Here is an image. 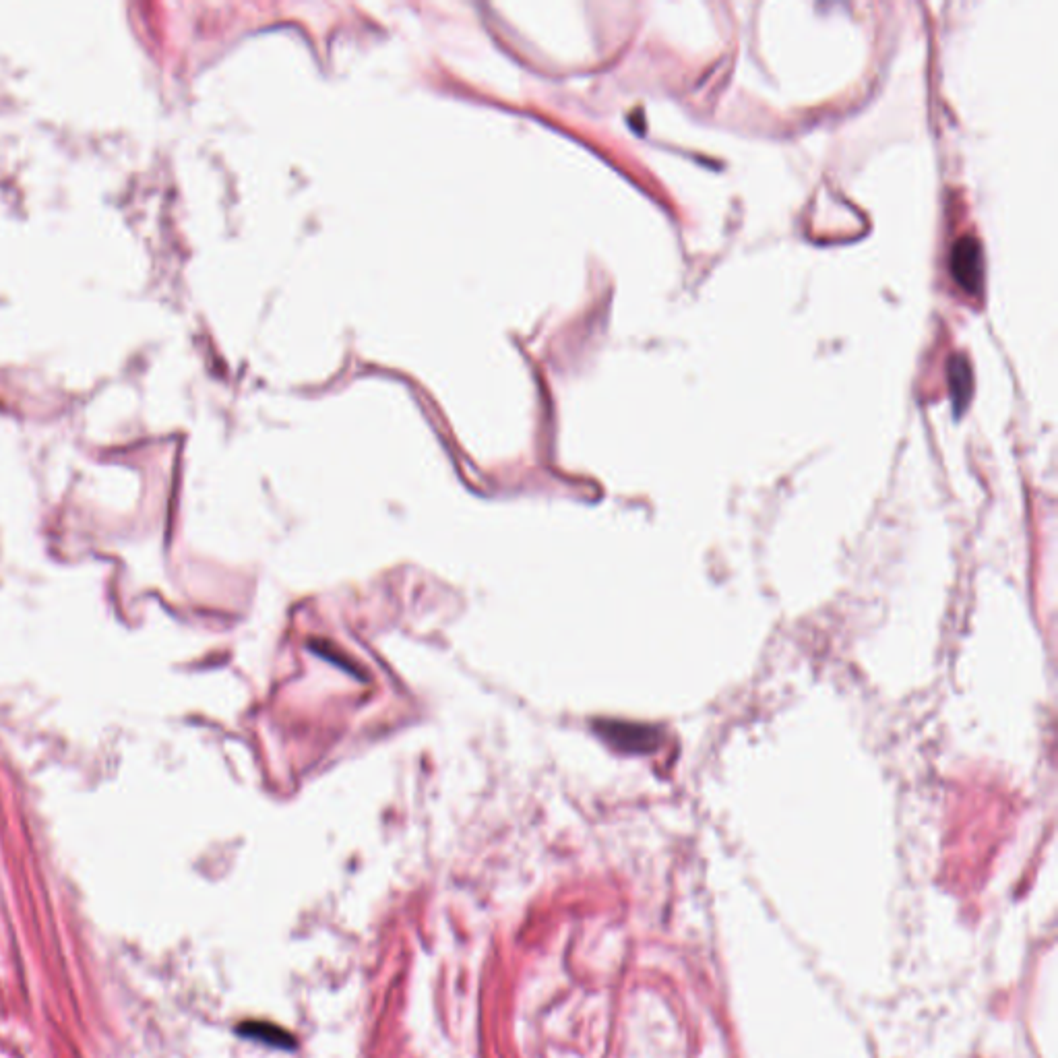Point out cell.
Masks as SVG:
<instances>
[{
  "label": "cell",
  "instance_id": "3",
  "mask_svg": "<svg viewBox=\"0 0 1058 1058\" xmlns=\"http://www.w3.org/2000/svg\"><path fill=\"white\" fill-rule=\"evenodd\" d=\"M949 387H951L955 414L959 416L963 410H966L968 401L972 397V389H974L972 368H970V362L966 360V356L957 354V356L951 358V362H949Z\"/></svg>",
  "mask_w": 1058,
  "mask_h": 1058
},
{
  "label": "cell",
  "instance_id": "1",
  "mask_svg": "<svg viewBox=\"0 0 1058 1058\" xmlns=\"http://www.w3.org/2000/svg\"><path fill=\"white\" fill-rule=\"evenodd\" d=\"M596 730L600 738H604L610 746L618 751L643 755L656 751L660 746V730L651 728L645 724H629V722H598Z\"/></svg>",
  "mask_w": 1058,
  "mask_h": 1058
},
{
  "label": "cell",
  "instance_id": "2",
  "mask_svg": "<svg viewBox=\"0 0 1058 1058\" xmlns=\"http://www.w3.org/2000/svg\"><path fill=\"white\" fill-rule=\"evenodd\" d=\"M951 273L957 286L970 294H978L984 282V255L974 236H963L951 251Z\"/></svg>",
  "mask_w": 1058,
  "mask_h": 1058
},
{
  "label": "cell",
  "instance_id": "4",
  "mask_svg": "<svg viewBox=\"0 0 1058 1058\" xmlns=\"http://www.w3.org/2000/svg\"><path fill=\"white\" fill-rule=\"evenodd\" d=\"M242 1034L246 1038H255V1040H261L265 1044H273V1046H284L288 1048L290 1044V1036L284 1032L275 1028V1025H269V1023H248V1028L242 1030Z\"/></svg>",
  "mask_w": 1058,
  "mask_h": 1058
}]
</instances>
